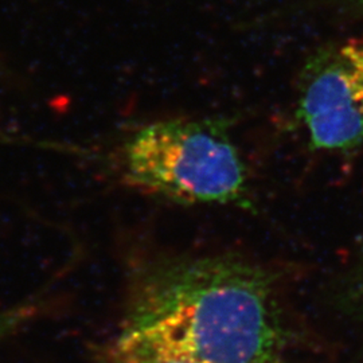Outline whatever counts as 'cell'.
Here are the masks:
<instances>
[{
    "label": "cell",
    "mask_w": 363,
    "mask_h": 363,
    "mask_svg": "<svg viewBox=\"0 0 363 363\" xmlns=\"http://www.w3.org/2000/svg\"><path fill=\"white\" fill-rule=\"evenodd\" d=\"M118 175L179 205L252 208L245 160L220 118L162 120L136 130L120 150Z\"/></svg>",
    "instance_id": "7a4b0ae2"
},
{
    "label": "cell",
    "mask_w": 363,
    "mask_h": 363,
    "mask_svg": "<svg viewBox=\"0 0 363 363\" xmlns=\"http://www.w3.org/2000/svg\"><path fill=\"white\" fill-rule=\"evenodd\" d=\"M37 312V307L26 304L18 306L9 311L0 313V337L15 331L19 325L28 322Z\"/></svg>",
    "instance_id": "277c9868"
},
{
    "label": "cell",
    "mask_w": 363,
    "mask_h": 363,
    "mask_svg": "<svg viewBox=\"0 0 363 363\" xmlns=\"http://www.w3.org/2000/svg\"><path fill=\"white\" fill-rule=\"evenodd\" d=\"M298 117L313 150L363 143V35L327 45L298 77Z\"/></svg>",
    "instance_id": "3957f363"
},
{
    "label": "cell",
    "mask_w": 363,
    "mask_h": 363,
    "mask_svg": "<svg viewBox=\"0 0 363 363\" xmlns=\"http://www.w3.org/2000/svg\"><path fill=\"white\" fill-rule=\"evenodd\" d=\"M106 363H193L178 361V359H169L156 355L148 354H138V352H128V351H120L116 349H111L108 352Z\"/></svg>",
    "instance_id": "5b68a950"
},
{
    "label": "cell",
    "mask_w": 363,
    "mask_h": 363,
    "mask_svg": "<svg viewBox=\"0 0 363 363\" xmlns=\"http://www.w3.org/2000/svg\"><path fill=\"white\" fill-rule=\"evenodd\" d=\"M276 279L237 255H160L132 274L113 349L193 363H284Z\"/></svg>",
    "instance_id": "6da1fadb"
}]
</instances>
